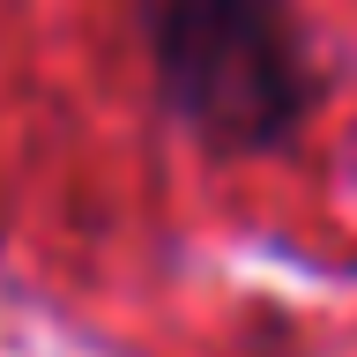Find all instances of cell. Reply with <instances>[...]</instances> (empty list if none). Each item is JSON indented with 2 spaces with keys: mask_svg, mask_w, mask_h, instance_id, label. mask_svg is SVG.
Segmentation results:
<instances>
[{
  "mask_svg": "<svg viewBox=\"0 0 357 357\" xmlns=\"http://www.w3.org/2000/svg\"><path fill=\"white\" fill-rule=\"evenodd\" d=\"M156 97L201 149H283L312 112V52L290 0H142Z\"/></svg>",
  "mask_w": 357,
  "mask_h": 357,
  "instance_id": "cell-1",
  "label": "cell"
}]
</instances>
